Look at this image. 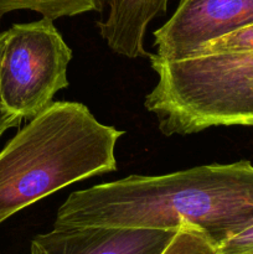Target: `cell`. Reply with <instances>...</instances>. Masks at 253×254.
Segmentation results:
<instances>
[{"instance_id":"1","label":"cell","mask_w":253,"mask_h":254,"mask_svg":"<svg viewBox=\"0 0 253 254\" xmlns=\"http://www.w3.org/2000/svg\"><path fill=\"white\" fill-rule=\"evenodd\" d=\"M181 221L200 227L217 246L253 221V164L130 175L74 191L57 210L54 226L176 230Z\"/></svg>"},{"instance_id":"2","label":"cell","mask_w":253,"mask_h":254,"mask_svg":"<svg viewBox=\"0 0 253 254\" xmlns=\"http://www.w3.org/2000/svg\"><path fill=\"white\" fill-rule=\"evenodd\" d=\"M123 134L79 102H54L30 119L0 151V226L61 189L116 171Z\"/></svg>"},{"instance_id":"3","label":"cell","mask_w":253,"mask_h":254,"mask_svg":"<svg viewBox=\"0 0 253 254\" xmlns=\"http://www.w3.org/2000/svg\"><path fill=\"white\" fill-rule=\"evenodd\" d=\"M146 59L159 79L144 107L165 136L212 127H253V52L201 46L176 61L151 52Z\"/></svg>"},{"instance_id":"4","label":"cell","mask_w":253,"mask_h":254,"mask_svg":"<svg viewBox=\"0 0 253 254\" xmlns=\"http://www.w3.org/2000/svg\"><path fill=\"white\" fill-rule=\"evenodd\" d=\"M71 60L72 50L54 20L12 25L5 31L0 60V91L7 109L22 121L39 116L69 86Z\"/></svg>"},{"instance_id":"5","label":"cell","mask_w":253,"mask_h":254,"mask_svg":"<svg viewBox=\"0 0 253 254\" xmlns=\"http://www.w3.org/2000/svg\"><path fill=\"white\" fill-rule=\"evenodd\" d=\"M252 24L253 0H181L173 16L153 32V45L159 57L176 61Z\"/></svg>"},{"instance_id":"6","label":"cell","mask_w":253,"mask_h":254,"mask_svg":"<svg viewBox=\"0 0 253 254\" xmlns=\"http://www.w3.org/2000/svg\"><path fill=\"white\" fill-rule=\"evenodd\" d=\"M176 230L54 226L32 238L30 254H159Z\"/></svg>"},{"instance_id":"7","label":"cell","mask_w":253,"mask_h":254,"mask_svg":"<svg viewBox=\"0 0 253 254\" xmlns=\"http://www.w3.org/2000/svg\"><path fill=\"white\" fill-rule=\"evenodd\" d=\"M108 7L98 21L99 34L109 49L128 59L148 57L144 37L149 24L168 10L169 0H101Z\"/></svg>"},{"instance_id":"8","label":"cell","mask_w":253,"mask_h":254,"mask_svg":"<svg viewBox=\"0 0 253 254\" xmlns=\"http://www.w3.org/2000/svg\"><path fill=\"white\" fill-rule=\"evenodd\" d=\"M16 10H31L42 17L56 20L103 10L101 0H0V19Z\"/></svg>"},{"instance_id":"9","label":"cell","mask_w":253,"mask_h":254,"mask_svg":"<svg viewBox=\"0 0 253 254\" xmlns=\"http://www.w3.org/2000/svg\"><path fill=\"white\" fill-rule=\"evenodd\" d=\"M159 254H220L207 233L188 221H181L171 240Z\"/></svg>"},{"instance_id":"10","label":"cell","mask_w":253,"mask_h":254,"mask_svg":"<svg viewBox=\"0 0 253 254\" xmlns=\"http://www.w3.org/2000/svg\"><path fill=\"white\" fill-rule=\"evenodd\" d=\"M220 254H253V221L218 245Z\"/></svg>"},{"instance_id":"11","label":"cell","mask_w":253,"mask_h":254,"mask_svg":"<svg viewBox=\"0 0 253 254\" xmlns=\"http://www.w3.org/2000/svg\"><path fill=\"white\" fill-rule=\"evenodd\" d=\"M4 41H5V31L0 32V60H1V52L2 47H4ZM22 122L21 118H19L17 116H15L14 113L7 109V107L5 106L4 101H2L1 97V91H0V138L2 136V134L5 133L9 129L15 128V127H19L20 123Z\"/></svg>"}]
</instances>
